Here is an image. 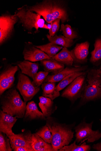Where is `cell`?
I'll use <instances>...</instances> for the list:
<instances>
[{
  "mask_svg": "<svg viewBox=\"0 0 101 151\" xmlns=\"http://www.w3.org/2000/svg\"><path fill=\"white\" fill-rule=\"evenodd\" d=\"M28 9L42 17L48 23L57 19L62 24L69 20L67 4L61 0H45L32 6H27Z\"/></svg>",
  "mask_w": 101,
  "mask_h": 151,
  "instance_id": "6da1fadb",
  "label": "cell"
},
{
  "mask_svg": "<svg viewBox=\"0 0 101 151\" xmlns=\"http://www.w3.org/2000/svg\"><path fill=\"white\" fill-rule=\"evenodd\" d=\"M1 96V104L3 111L19 118L25 116L26 103L22 101L15 88L9 89Z\"/></svg>",
  "mask_w": 101,
  "mask_h": 151,
  "instance_id": "7a4b0ae2",
  "label": "cell"
},
{
  "mask_svg": "<svg viewBox=\"0 0 101 151\" xmlns=\"http://www.w3.org/2000/svg\"><path fill=\"white\" fill-rule=\"evenodd\" d=\"M47 119L46 125L52 136L51 145L55 151H59L73 140L74 132L65 125L56 122L49 117Z\"/></svg>",
  "mask_w": 101,
  "mask_h": 151,
  "instance_id": "3957f363",
  "label": "cell"
},
{
  "mask_svg": "<svg viewBox=\"0 0 101 151\" xmlns=\"http://www.w3.org/2000/svg\"><path fill=\"white\" fill-rule=\"evenodd\" d=\"M15 15L18 17L19 22L23 28L28 32L32 31L33 29L36 30L35 33L39 32V29L49 30L50 29L41 16L29 10L27 5L18 8Z\"/></svg>",
  "mask_w": 101,
  "mask_h": 151,
  "instance_id": "277c9868",
  "label": "cell"
},
{
  "mask_svg": "<svg viewBox=\"0 0 101 151\" xmlns=\"http://www.w3.org/2000/svg\"><path fill=\"white\" fill-rule=\"evenodd\" d=\"M88 84L86 85L81 97L89 101L101 97V69L89 70L87 75Z\"/></svg>",
  "mask_w": 101,
  "mask_h": 151,
  "instance_id": "5b68a950",
  "label": "cell"
},
{
  "mask_svg": "<svg viewBox=\"0 0 101 151\" xmlns=\"http://www.w3.org/2000/svg\"><path fill=\"white\" fill-rule=\"evenodd\" d=\"M93 122L89 124L83 122L75 128L76 142L81 145L87 140L88 143L94 142L101 138V133L99 131H93L92 127Z\"/></svg>",
  "mask_w": 101,
  "mask_h": 151,
  "instance_id": "8992f818",
  "label": "cell"
},
{
  "mask_svg": "<svg viewBox=\"0 0 101 151\" xmlns=\"http://www.w3.org/2000/svg\"><path fill=\"white\" fill-rule=\"evenodd\" d=\"M17 88L19 91L24 101L31 100L40 90L39 87L35 86L28 78L20 72Z\"/></svg>",
  "mask_w": 101,
  "mask_h": 151,
  "instance_id": "52a82bcc",
  "label": "cell"
},
{
  "mask_svg": "<svg viewBox=\"0 0 101 151\" xmlns=\"http://www.w3.org/2000/svg\"><path fill=\"white\" fill-rule=\"evenodd\" d=\"M18 21L15 14H9L0 17V44L2 45L11 36L14 30V27Z\"/></svg>",
  "mask_w": 101,
  "mask_h": 151,
  "instance_id": "ba28073f",
  "label": "cell"
},
{
  "mask_svg": "<svg viewBox=\"0 0 101 151\" xmlns=\"http://www.w3.org/2000/svg\"><path fill=\"white\" fill-rule=\"evenodd\" d=\"M85 75L75 79L64 91L62 96L69 100L74 101L81 97L86 85Z\"/></svg>",
  "mask_w": 101,
  "mask_h": 151,
  "instance_id": "9c48e42d",
  "label": "cell"
},
{
  "mask_svg": "<svg viewBox=\"0 0 101 151\" xmlns=\"http://www.w3.org/2000/svg\"><path fill=\"white\" fill-rule=\"evenodd\" d=\"M19 70L17 65L8 64L6 66L0 74V95L1 96L7 90L13 86L15 80V75Z\"/></svg>",
  "mask_w": 101,
  "mask_h": 151,
  "instance_id": "30bf717a",
  "label": "cell"
},
{
  "mask_svg": "<svg viewBox=\"0 0 101 151\" xmlns=\"http://www.w3.org/2000/svg\"><path fill=\"white\" fill-rule=\"evenodd\" d=\"M32 134L31 132H28L18 134H14L8 136L12 149L16 147H23L35 151L32 145Z\"/></svg>",
  "mask_w": 101,
  "mask_h": 151,
  "instance_id": "8fae6325",
  "label": "cell"
},
{
  "mask_svg": "<svg viewBox=\"0 0 101 151\" xmlns=\"http://www.w3.org/2000/svg\"><path fill=\"white\" fill-rule=\"evenodd\" d=\"M25 60L35 62L51 58L48 55L35 46L25 47L23 52Z\"/></svg>",
  "mask_w": 101,
  "mask_h": 151,
  "instance_id": "7c38bea8",
  "label": "cell"
},
{
  "mask_svg": "<svg viewBox=\"0 0 101 151\" xmlns=\"http://www.w3.org/2000/svg\"><path fill=\"white\" fill-rule=\"evenodd\" d=\"M17 118L1 110L0 132L5 133L7 136L14 134L12 129L17 120Z\"/></svg>",
  "mask_w": 101,
  "mask_h": 151,
  "instance_id": "4fadbf2b",
  "label": "cell"
},
{
  "mask_svg": "<svg viewBox=\"0 0 101 151\" xmlns=\"http://www.w3.org/2000/svg\"><path fill=\"white\" fill-rule=\"evenodd\" d=\"M85 66H68L62 71L56 74L48 76L44 81V82H55L60 81L71 74L77 72H83L86 69Z\"/></svg>",
  "mask_w": 101,
  "mask_h": 151,
  "instance_id": "5bb4252c",
  "label": "cell"
},
{
  "mask_svg": "<svg viewBox=\"0 0 101 151\" xmlns=\"http://www.w3.org/2000/svg\"><path fill=\"white\" fill-rule=\"evenodd\" d=\"M89 45L88 42L76 44L70 51L73 62L82 63L86 60L89 54Z\"/></svg>",
  "mask_w": 101,
  "mask_h": 151,
  "instance_id": "9a60e30c",
  "label": "cell"
},
{
  "mask_svg": "<svg viewBox=\"0 0 101 151\" xmlns=\"http://www.w3.org/2000/svg\"><path fill=\"white\" fill-rule=\"evenodd\" d=\"M15 64L20 68L22 73L32 78L37 73L39 68L38 63L25 60L23 61L18 62Z\"/></svg>",
  "mask_w": 101,
  "mask_h": 151,
  "instance_id": "2e32d148",
  "label": "cell"
},
{
  "mask_svg": "<svg viewBox=\"0 0 101 151\" xmlns=\"http://www.w3.org/2000/svg\"><path fill=\"white\" fill-rule=\"evenodd\" d=\"M41 61L45 72H52L54 74L58 73L65 68V65L52 58L43 60Z\"/></svg>",
  "mask_w": 101,
  "mask_h": 151,
  "instance_id": "e0dca14e",
  "label": "cell"
},
{
  "mask_svg": "<svg viewBox=\"0 0 101 151\" xmlns=\"http://www.w3.org/2000/svg\"><path fill=\"white\" fill-rule=\"evenodd\" d=\"M32 145L35 151H55L52 145L46 142L36 133L32 134Z\"/></svg>",
  "mask_w": 101,
  "mask_h": 151,
  "instance_id": "ac0fdd59",
  "label": "cell"
},
{
  "mask_svg": "<svg viewBox=\"0 0 101 151\" xmlns=\"http://www.w3.org/2000/svg\"><path fill=\"white\" fill-rule=\"evenodd\" d=\"M25 118L31 120L46 119L42 113L39 110L36 104L34 101L29 102L27 105Z\"/></svg>",
  "mask_w": 101,
  "mask_h": 151,
  "instance_id": "d6986e66",
  "label": "cell"
},
{
  "mask_svg": "<svg viewBox=\"0 0 101 151\" xmlns=\"http://www.w3.org/2000/svg\"><path fill=\"white\" fill-rule=\"evenodd\" d=\"M55 83L44 82L41 86L43 96L50 99L52 101L59 96L60 92L55 89Z\"/></svg>",
  "mask_w": 101,
  "mask_h": 151,
  "instance_id": "ffe728a7",
  "label": "cell"
},
{
  "mask_svg": "<svg viewBox=\"0 0 101 151\" xmlns=\"http://www.w3.org/2000/svg\"><path fill=\"white\" fill-rule=\"evenodd\" d=\"M39 106L45 118H48L53 113L54 103L49 98L41 96L39 98Z\"/></svg>",
  "mask_w": 101,
  "mask_h": 151,
  "instance_id": "44dd1931",
  "label": "cell"
},
{
  "mask_svg": "<svg viewBox=\"0 0 101 151\" xmlns=\"http://www.w3.org/2000/svg\"><path fill=\"white\" fill-rule=\"evenodd\" d=\"M52 58L68 66H71L73 64V60L70 52L65 47H63L60 52Z\"/></svg>",
  "mask_w": 101,
  "mask_h": 151,
  "instance_id": "7402d4cb",
  "label": "cell"
},
{
  "mask_svg": "<svg viewBox=\"0 0 101 151\" xmlns=\"http://www.w3.org/2000/svg\"><path fill=\"white\" fill-rule=\"evenodd\" d=\"M46 36L50 43L67 48L70 47L74 43L73 40L67 38L64 36L55 35L52 37L47 34Z\"/></svg>",
  "mask_w": 101,
  "mask_h": 151,
  "instance_id": "603a6c76",
  "label": "cell"
},
{
  "mask_svg": "<svg viewBox=\"0 0 101 151\" xmlns=\"http://www.w3.org/2000/svg\"><path fill=\"white\" fill-rule=\"evenodd\" d=\"M35 46L45 52L51 58L63 48L62 46L50 42L46 45Z\"/></svg>",
  "mask_w": 101,
  "mask_h": 151,
  "instance_id": "cb8c5ba5",
  "label": "cell"
},
{
  "mask_svg": "<svg viewBox=\"0 0 101 151\" xmlns=\"http://www.w3.org/2000/svg\"><path fill=\"white\" fill-rule=\"evenodd\" d=\"M85 74V73L83 71L75 72L70 74L60 81L58 85L56 86V90L60 92L70 84L76 78Z\"/></svg>",
  "mask_w": 101,
  "mask_h": 151,
  "instance_id": "d4e9b609",
  "label": "cell"
},
{
  "mask_svg": "<svg viewBox=\"0 0 101 151\" xmlns=\"http://www.w3.org/2000/svg\"><path fill=\"white\" fill-rule=\"evenodd\" d=\"M91 54L90 60L91 62L95 63L101 59V36L96 40L94 49Z\"/></svg>",
  "mask_w": 101,
  "mask_h": 151,
  "instance_id": "484cf974",
  "label": "cell"
},
{
  "mask_svg": "<svg viewBox=\"0 0 101 151\" xmlns=\"http://www.w3.org/2000/svg\"><path fill=\"white\" fill-rule=\"evenodd\" d=\"M76 141L70 145H66L60 149V151H89L91 149L90 146L84 142L79 145H76Z\"/></svg>",
  "mask_w": 101,
  "mask_h": 151,
  "instance_id": "4316f807",
  "label": "cell"
},
{
  "mask_svg": "<svg viewBox=\"0 0 101 151\" xmlns=\"http://www.w3.org/2000/svg\"><path fill=\"white\" fill-rule=\"evenodd\" d=\"M60 31L63 36L69 39L73 40L78 37L77 32L72 28L69 24H62Z\"/></svg>",
  "mask_w": 101,
  "mask_h": 151,
  "instance_id": "83f0119b",
  "label": "cell"
},
{
  "mask_svg": "<svg viewBox=\"0 0 101 151\" xmlns=\"http://www.w3.org/2000/svg\"><path fill=\"white\" fill-rule=\"evenodd\" d=\"M36 133L46 142L51 144L52 138V134L47 126L43 127Z\"/></svg>",
  "mask_w": 101,
  "mask_h": 151,
  "instance_id": "f1b7e54d",
  "label": "cell"
},
{
  "mask_svg": "<svg viewBox=\"0 0 101 151\" xmlns=\"http://www.w3.org/2000/svg\"><path fill=\"white\" fill-rule=\"evenodd\" d=\"M0 132V151H12V149L8 137L5 133Z\"/></svg>",
  "mask_w": 101,
  "mask_h": 151,
  "instance_id": "f546056e",
  "label": "cell"
},
{
  "mask_svg": "<svg viewBox=\"0 0 101 151\" xmlns=\"http://www.w3.org/2000/svg\"><path fill=\"white\" fill-rule=\"evenodd\" d=\"M49 73L45 71H41L36 73L33 77L32 83L35 86L39 87L43 83Z\"/></svg>",
  "mask_w": 101,
  "mask_h": 151,
  "instance_id": "4dcf8cb0",
  "label": "cell"
},
{
  "mask_svg": "<svg viewBox=\"0 0 101 151\" xmlns=\"http://www.w3.org/2000/svg\"><path fill=\"white\" fill-rule=\"evenodd\" d=\"M61 19H57L52 22L51 24V27L49 30V35L54 37L60 28V23Z\"/></svg>",
  "mask_w": 101,
  "mask_h": 151,
  "instance_id": "1f68e13d",
  "label": "cell"
},
{
  "mask_svg": "<svg viewBox=\"0 0 101 151\" xmlns=\"http://www.w3.org/2000/svg\"><path fill=\"white\" fill-rule=\"evenodd\" d=\"M15 151H33V150L28 148L23 147H18L12 149Z\"/></svg>",
  "mask_w": 101,
  "mask_h": 151,
  "instance_id": "d6a6232c",
  "label": "cell"
},
{
  "mask_svg": "<svg viewBox=\"0 0 101 151\" xmlns=\"http://www.w3.org/2000/svg\"><path fill=\"white\" fill-rule=\"evenodd\" d=\"M93 148L97 151H101V142L97 144L94 145Z\"/></svg>",
  "mask_w": 101,
  "mask_h": 151,
  "instance_id": "836d02e7",
  "label": "cell"
},
{
  "mask_svg": "<svg viewBox=\"0 0 101 151\" xmlns=\"http://www.w3.org/2000/svg\"><path fill=\"white\" fill-rule=\"evenodd\" d=\"M100 122H101V119H100Z\"/></svg>",
  "mask_w": 101,
  "mask_h": 151,
  "instance_id": "e575fe53",
  "label": "cell"
},
{
  "mask_svg": "<svg viewBox=\"0 0 101 151\" xmlns=\"http://www.w3.org/2000/svg\"></svg>",
  "mask_w": 101,
  "mask_h": 151,
  "instance_id": "d590c367",
  "label": "cell"
}]
</instances>
